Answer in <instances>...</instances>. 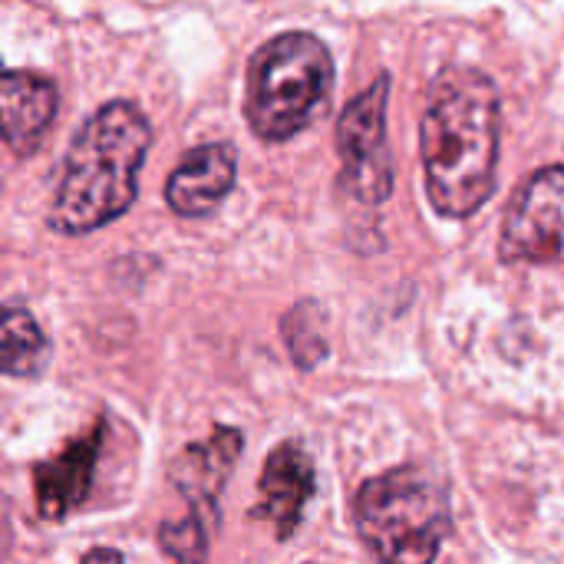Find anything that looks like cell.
<instances>
[{"mask_svg":"<svg viewBox=\"0 0 564 564\" xmlns=\"http://www.w3.org/2000/svg\"><path fill=\"white\" fill-rule=\"evenodd\" d=\"M426 195L443 218L476 215L496 192L499 165V93L473 66H446L420 122Z\"/></svg>","mask_w":564,"mask_h":564,"instance_id":"obj_1","label":"cell"},{"mask_svg":"<svg viewBox=\"0 0 564 564\" xmlns=\"http://www.w3.org/2000/svg\"><path fill=\"white\" fill-rule=\"evenodd\" d=\"M152 142L149 119L132 102H106L69 142L63 178L50 205V228L86 235L116 221L139 192V169Z\"/></svg>","mask_w":564,"mask_h":564,"instance_id":"obj_2","label":"cell"},{"mask_svg":"<svg viewBox=\"0 0 564 564\" xmlns=\"http://www.w3.org/2000/svg\"><path fill=\"white\" fill-rule=\"evenodd\" d=\"M330 89V50L314 33H281L251 56L245 89L248 126L264 142H288L324 112Z\"/></svg>","mask_w":564,"mask_h":564,"instance_id":"obj_3","label":"cell"},{"mask_svg":"<svg viewBox=\"0 0 564 564\" xmlns=\"http://www.w3.org/2000/svg\"><path fill=\"white\" fill-rule=\"evenodd\" d=\"M354 522L380 562H433L453 529L446 492L420 469H390L360 486Z\"/></svg>","mask_w":564,"mask_h":564,"instance_id":"obj_4","label":"cell"},{"mask_svg":"<svg viewBox=\"0 0 564 564\" xmlns=\"http://www.w3.org/2000/svg\"><path fill=\"white\" fill-rule=\"evenodd\" d=\"M387 96L390 79L380 76L354 96L337 119L340 188L357 202L380 205L393 192V159L387 149Z\"/></svg>","mask_w":564,"mask_h":564,"instance_id":"obj_5","label":"cell"},{"mask_svg":"<svg viewBox=\"0 0 564 564\" xmlns=\"http://www.w3.org/2000/svg\"><path fill=\"white\" fill-rule=\"evenodd\" d=\"M499 258L506 264H564V165L535 172L509 205Z\"/></svg>","mask_w":564,"mask_h":564,"instance_id":"obj_6","label":"cell"},{"mask_svg":"<svg viewBox=\"0 0 564 564\" xmlns=\"http://www.w3.org/2000/svg\"><path fill=\"white\" fill-rule=\"evenodd\" d=\"M258 496L261 502L254 516L274 529L278 542H288L301 525L304 509L314 496V466L307 453L294 443H281L261 469Z\"/></svg>","mask_w":564,"mask_h":564,"instance_id":"obj_7","label":"cell"},{"mask_svg":"<svg viewBox=\"0 0 564 564\" xmlns=\"http://www.w3.org/2000/svg\"><path fill=\"white\" fill-rule=\"evenodd\" d=\"M235 175H238V155L228 142L198 145L169 175L165 202L182 218L212 215L231 192Z\"/></svg>","mask_w":564,"mask_h":564,"instance_id":"obj_8","label":"cell"},{"mask_svg":"<svg viewBox=\"0 0 564 564\" xmlns=\"http://www.w3.org/2000/svg\"><path fill=\"white\" fill-rule=\"evenodd\" d=\"M56 86L30 69H7L0 86V109H3V142L13 155H33L53 119H56Z\"/></svg>","mask_w":564,"mask_h":564,"instance_id":"obj_9","label":"cell"},{"mask_svg":"<svg viewBox=\"0 0 564 564\" xmlns=\"http://www.w3.org/2000/svg\"><path fill=\"white\" fill-rule=\"evenodd\" d=\"M238 453H241V433L238 430H218L212 440L188 446L175 459L172 482L188 499L195 516H202V519L218 516V496L231 476Z\"/></svg>","mask_w":564,"mask_h":564,"instance_id":"obj_10","label":"cell"},{"mask_svg":"<svg viewBox=\"0 0 564 564\" xmlns=\"http://www.w3.org/2000/svg\"><path fill=\"white\" fill-rule=\"evenodd\" d=\"M99 440H102L99 433L76 440L59 456L36 466V502H40L43 519H63L66 512H73L86 499L89 482H93Z\"/></svg>","mask_w":564,"mask_h":564,"instance_id":"obj_11","label":"cell"},{"mask_svg":"<svg viewBox=\"0 0 564 564\" xmlns=\"http://www.w3.org/2000/svg\"><path fill=\"white\" fill-rule=\"evenodd\" d=\"M0 360L7 377H33L46 360V337L30 311L7 304L0 327Z\"/></svg>","mask_w":564,"mask_h":564,"instance_id":"obj_12","label":"cell"},{"mask_svg":"<svg viewBox=\"0 0 564 564\" xmlns=\"http://www.w3.org/2000/svg\"><path fill=\"white\" fill-rule=\"evenodd\" d=\"M284 344L291 350V357L297 360V367H314L317 360H324L327 354V340L317 327V307L314 304H297L288 317H284Z\"/></svg>","mask_w":564,"mask_h":564,"instance_id":"obj_13","label":"cell"},{"mask_svg":"<svg viewBox=\"0 0 564 564\" xmlns=\"http://www.w3.org/2000/svg\"><path fill=\"white\" fill-rule=\"evenodd\" d=\"M159 542H162L165 555L175 558V562H202L205 558V545H208L205 529H202V516L162 525Z\"/></svg>","mask_w":564,"mask_h":564,"instance_id":"obj_14","label":"cell"},{"mask_svg":"<svg viewBox=\"0 0 564 564\" xmlns=\"http://www.w3.org/2000/svg\"><path fill=\"white\" fill-rule=\"evenodd\" d=\"M96 558H122V555L112 552V549H96V552H86L83 555V562H96Z\"/></svg>","mask_w":564,"mask_h":564,"instance_id":"obj_15","label":"cell"}]
</instances>
